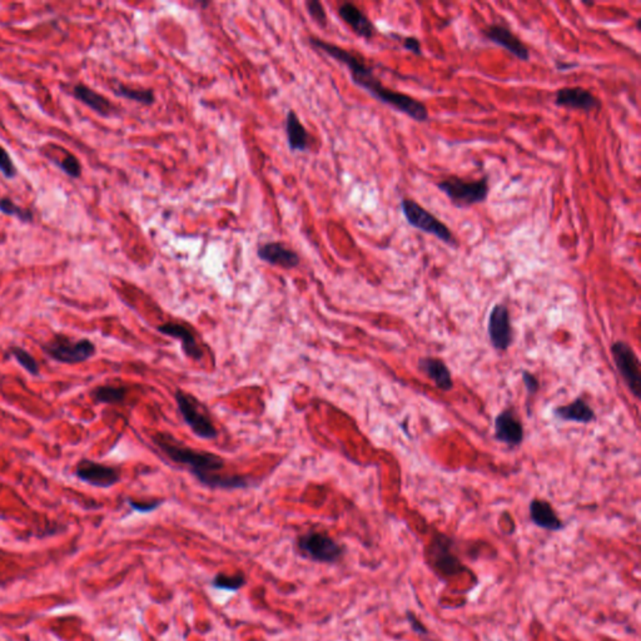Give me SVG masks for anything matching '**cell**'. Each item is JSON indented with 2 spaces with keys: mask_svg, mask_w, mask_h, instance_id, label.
<instances>
[{
  "mask_svg": "<svg viewBox=\"0 0 641 641\" xmlns=\"http://www.w3.org/2000/svg\"><path fill=\"white\" fill-rule=\"evenodd\" d=\"M310 44L314 49L323 51L328 57L347 66L353 83L368 92L379 102L412 118L416 122L429 121V110L423 102L417 101L414 97L385 87L382 81L375 75L371 66L358 54L343 49L335 44L327 43L320 38H310Z\"/></svg>",
  "mask_w": 641,
  "mask_h": 641,
  "instance_id": "obj_1",
  "label": "cell"
},
{
  "mask_svg": "<svg viewBox=\"0 0 641 641\" xmlns=\"http://www.w3.org/2000/svg\"><path fill=\"white\" fill-rule=\"evenodd\" d=\"M154 442L168 459L187 467L190 474L205 488L219 490H237L253 485V481L244 476H222L219 470L225 467V460L212 452L193 450L187 446L168 441L164 436H155Z\"/></svg>",
  "mask_w": 641,
  "mask_h": 641,
  "instance_id": "obj_2",
  "label": "cell"
},
{
  "mask_svg": "<svg viewBox=\"0 0 641 641\" xmlns=\"http://www.w3.org/2000/svg\"><path fill=\"white\" fill-rule=\"evenodd\" d=\"M436 186L456 208H468L475 204L483 203L490 193L488 178L465 181L452 175L436 183Z\"/></svg>",
  "mask_w": 641,
  "mask_h": 641,
  "instance_id": "obj_3",
  "label": "cell"
},
{
  "mask_svg": "<svg viewBox=\"0 0 641 641\" xmlns=\"http://www.w3.org/2000/svg\"><path fill=\"white\" fill-rule=\"evenodd\" d=\"M47 356L66 364L86 362L95 355V344L88 338L74 340L73 337L57 334L48 342L42 344Z\"/></svg>",
  "mask_w": 641,
  "mask_h": 641,
  "instance_id": "obj_4",
  "label": "cell"
},
{
  "mask_svg": "<svg viewBox=\"0 0 641 641\" xmlns=\"http://www.w3.org/2000/svg\"><path fill=\"white\" fill-rule=\"evenodd\" d=\"M401 210L410 226L418 231H423L425 234L435 236L450 247L459 246V242L452 234L450 228L414 199L403 198L401 202Z\"/></svg>",
  "mask_w": 641,
  "mask_h": 641,
  "instance_id": "obj_5",
  "label": "cell"
},
{
  "mask_svg": "<svg viewBox=\"0 0 641 641\" xmlns=\"http://www.w3.org/2000/svg\"><path fill=\"white\" fill-rule=\"evenodd\" d=\"M297 553L302 557L314 562L335 564L344 555V547L322 531H308L296 541Z\"/></svg>",
  "mask_w": 641,
  "mask_h": 641,
  "instance_id": "obj_6",
  "label": "cell"
},
{
  "mask_svg": "<svg viewBox=\"0 0 641 641\" xmlns=\"http://www.w3.org/2000/svg\"><path fill=\"white\" fill-rule=\"evenodd\" d=\"M175 402L182 415L184 423L190 426V430L199 438L214 440L218 435L214 423L210 415L205 412V408L198 402L196 397L184 391H175Z\"/></svg>",
  "mask_w": 641,
  "mask_h": 641,
  "instance_id": "obj_7",
  "label": "cell"
},
{
  "mask_svg": "<svg viewBox=\"0 0 641 641\" xmlns=\"http://www.w3.org/2000/svg\"><path fill=\"white\" fill-rule=\"evenodd\" d=\"M610 351L620 376L625 381L630 392L635 399H640V362L633 347L624 341H616L612 343Z\"/></svg>",
  "mask_w": 641,
  "mask_h": 641,
  "instance_id": "obj_8",
  "label": "cell"
},
{
  "mask_svg": "<svg viewBox=\"0 0 641 641\" xmlns=\"http://www.w3.org/2000/svg\"><path fill=\"white\" fill-rule=\"evenodd\" d=\"M75 476L80 481L95 488H108L121 481L117 467L95 462L92 460H80L75 467Z\"/></svg>",
  "mask_w": 641,
  "mask_h": 641,
  "instance_id": "obj_9",
  "label": "cell"
},
{
  "mask_svg": "<svg viewBox=\"0 0 641 641\" xmlns=\"http://www.w3.org/2000/svg\"><path fill=\"white\" fill-rule=\"evenodd\" d=\"M488 332L490 342L494 349L499 351L509 350L512 343V327L509 308L503 303H497L491 310L488 316Z\"/></svg>",
  "mask_w": 641,
  "mask_h": 641,
  "instance_id": "obj_10",
  "label": "cell"
},
{
  "mask_svg": "<svg viewBox=\"0 0 641 641\" xmlns=\"http://www.w3.org/2000/svg\"><path fill=\"white\" fill-rule=\"evenodd\" d=\"M555 104L562 108L583 110L590 113L600 107V101L589 90L581 87L561 88L555 95Z\"/></svg>",
  "mask_w": 641,
  "mask_h": 641,
  "instance_id": "obj_11",
  "label": "cell"
},
{
  "mask_svg": "<svg viewBox=\"0 0 641 641\" xmlns=\"http://www.w3.org/2000/svg\"><path fill=\"white\" fill-rule=\"evenodd\" d=\"M483 36L491 43L499 47H503L506 51L511 53L514 57L520 60H529L530 51L520 39H518L509 28L503 27L501 24H492L483 30Z\"/></svg>",
  "mask_w": 641,
  "mask_h": 641,
  "instance_id": "obj_12",
  "label": "cell"
},
{
  "mask_svg": "<svg viewBox=\"0 0 641 641\" xmlns=\"http://www.w3.org/2000/svg\"><path fill=\"white\" fill-rule=\"evenodd\" d=\"M495 438L510 447L524 441V426L511 410H503L495 418Z\"/></svg>",
  "mask_w": 641,
  "mask_h": 641,
  "instance_id": "obj_13",
  "label": "cell"
},
{
  "mask_svg": "<svg viewBox=\"0 0 641 641\" xmlns=\"http://www.w3.org/2000/svg\"><path fill=\"white\" fill-rule=\"evenodd\" d=\"M257 255L263 262L268 263L272 266H277L284 270L296 268L301 262L299 253L294 252L284 243L279 242H268L260 246L257 249Z\"/></svg>",
  "mask_w": 641,
  "mask_h": 641,
  "instance_id": "obj_14",
  "label": "cell"
},
{
  "mask_svg": "<svg viewBox=\"0 0 641 641\" xmlns=\"http://www.w3.org/2000/svg\"><path fill=\"white\" fill-rule=\"evenodd\" d=\"M338 15L358 37L371 39L376 34L375 24L368 19L364 12L352 3H343L338 8Z\"/></svg>",
  "mask_w": 641,
  "mask_h": 641,
  "instance_id": "obj_15",
  "label": "cell"
},
{
  "mask_svg": "<svg viewBox=\"0 0 641 641\" xmlns=\"http://www.w3.org/2000/svg\"><path fill=\"white\" fill-rule=\"evenodd\" d=\"M157 331L163 335L178 340L182 344L183 352L187 357L193 358L196 361H199L203 357V351L198 346L196 337L187 326H183L181 323L168 322V323H163L158 326Z\"/></svg>",
  "mask_w": 641,
  "mask_h": 641,
  "instance_id": "obj_16",
  "label": "cell"
},
{
  "mask_svg": "<svg viewBox=\"0 0 641 641\" xmlns=\"http://www.w3.org/2000/svg\"><path fill=\"white\" fill-rule=\"evenodd\" d=\"M418 368L435 384L441 391H450L453 387L451 372L442 360L423 357L418 360Z\"/></svg>",
  "mask_w": 641,
  "mask_h": 641,
  "instance_id": "obj_17",
  "label": "cell"
},
{
  "mask_svg": "<svg viewBox=\"0 0 641 641\" xmlns=\"http://www.w3.org/2000/svg\"><path fill=\"white\" fill-rule=\"evenodd\" d=\"M554 415L562 421L585 423V425L594 423L596 418L594 410L590 407V405L586 401L583 400V397H579L568 405L554 408Z\"/></svg>",
  "mask_w": 641,
  "mask_h": 641,
  "instance_id": "obj_18",
  "label": "cell"
},
{
  "mask_svg": "<svg viewBox=\"0 0 641 641\" xmlns=\"http://www.w3.org/2000/svg\"><path fill=\"white\" fill-rule=\"evenodd\" d=\"M530 518L533 524L545 530L559 531L564 529V524L555 512L553 505L545 500H532L530 503Z\"/></svg>",
  "mask_w": 641,
  "mask_h": 641,
  "instance_id": "obj_19",
  "label": "cell"
},
{
  "mask_svg": "<svg viewBox=\"0 0 641 641\" xmlns=\"http://www.w3.org/2000/svg\"><path fill=\"white\" fill-rule=\"evenodd\" d=\"M73 95L79 102L84 103L90 110H95V113H98L102 117H110L114 113L113 104L104 95L81 83L74 86Z\"/></svg>",
  "mask_w": 641,
  "mask_h": 641,
  "instance_id": "obj_20",
  "label": "cell"
},
{
  "mask_svg": "<svg viewBox=\"0 0 641 641\" xmlns=\"http://www.w3.org/2000/svg\"><path fill=\"white\" fill-rule=\"evenodd\" d=\"M286 136H287V143L291 151H297V152H305L308 149L311 139L310 134L301 123L299 116L296 112L288 110L286 116Z\"/></svg>",
  "mask_w": 641,
  "mask_h": 641,
  "instance_id": "obj_21",
  "label": "cell"
},
{
  "mask_svg": "<svg viewBox=\"0 0 641 641\" xmlns=\"http://www.w3.org/2000/svg\"><path fill=\"white\" fill-rule=\"evenodd\" d=\"M114 95H117L121 98L131 99L134 102L140 103L143 105H152L155 102V95L152 90L149 89H134V88L124 86L119 83L117 87L114 88Z\"/></svg>",
  "mask_w": 641,
  "mask_h": 641,
  "instance_id": "obj_22",
  "label": "cell"
},
{
  "mask_svg": "<svg viewBox=\"0 0 641 641\" xmlns=\"http://www.w3.org/2000/svg\"><path fill=\"white\" fill-rule=\"evenodd\" d=\"M90 394L99 403L117 405L123 402L127 394V390L124 387L98 386L95 387Z\"/></svg>",
  "mask_w": 641,
  "mask_h": 641,
  "instance_id": "obj_23",
  "label": "cell"
},
{
  "mask_svg": "<svg viewBox=\"0 0 641 641\" xmlns=\"http://www.w3.org/2000/svg\"><path fill=\"white\" fill-rule=\"evenodd\" d=\"M246 583V575L243 573H236L232 575L219 573L212 579V586L218 590L238 591Z\"/></svg>",
  "mask_w": 641,
  "mask_h": 641,
  "instance_id": "obj_24",
  "label": "cell"
},
{
  "mask_svg": "<svg viewBox=\"0 0 641 641\" xmlns=\"http://www.w3.org/2000/svg\"><path fill=\"white\" fill-rule=\"evenodd\" d=\"M9 352L16 360V362L21 364L23 368L28 373H30L32 376H38L39 375V364L36 361V358L30 355L29 352L23 350L22 347H18V346H12Z\"/></svg>",
  "mask_w": 641,
  "mask_h": 641,
  "instance_id": "obj_25",
  "label": "cell"
},
{
  "mask_svg": "<svg viewBox=\"0 0 641 641\" xmlns=\"http://www.w3.org/2000/svg\"><path fill=\"white\" fill-rule=\"evenodd\" d=\"M0 212L7 214V216H12V217H16L19 221H22L24 223H29L33 221V213L28 211V210H24L22 207L16 205V204L9 199V198H1L0 199Z\"/></svg>",
  "mask_w": 641,
  "mask_h": 641,
  "instance_id": "obj_26",
  "label": "cell"
},
{
  "mask_svg": "<svg viewBox=\"0 0 641 641\" xmlns=\"http://www.w3.org/2000/svg\"><path fill=\"white\" fill-rule=\"evenodd\" d=\"M306 8L308 14L311 15V18L314 19V22L317 23L320 27L325 28L327 25V14L325 12V9L322 7L320 1L317 0H307L306 1Z\"/></svg>",
  "mask_w": 641,
  "mask_h": 641,
  "instance_id": "obj_27",
  "label": "cell"
},
{
  "mask_svg": "<svg viewBox=\"0 0 641 641\" xmlns=\"http://www.w3.org/2000/svg\"><path fill=\"white\" fill-rule=\"evenodd\" d=\"M59 168L63 169V172L72 177V178H79L81 175V166L79 160H77L72 154H68L64 160L58 163Z\"/></svg>",
  "mask_w": 641,
  "mask_h": 641,
  "instance_id": "obj_28",
  "label": "cell"
},
{
  "mask_svg": "<svg viewBox=\"0 0 641 641\" xmlns=\"http://www.w3.org/2000/svg\"><path fill=\"white\" fill-rule=\"evenodd\" d=\"M0 172L9 179L14 178L15 175H18V171H16L13 160L10 158V155L8 154L7 151L1 146H0Z\"/></svg>",
  "mask_w": 641,
  "mask_h": 641,
  "instance_id": "obj_29",
  "label": "cell"
},
{
  "mask_svg": "<svg viewBox=\"0 0 641 641\" xmlns=\"http://www.w3.org/2000/svg\"><path fill=\"white\" fill-rule=\"evenodd\" d=\"M163 503H164L163 500H157V501H152V503H137V501H133V500H128V503H129L131 509L142 512V514L152 512L155 509H158Z\"/></svg>",
  "mask_w": 641,
  "mask_h": 641,
  "instance_id": "obj_30",
  "label": "cell"
},
{
  "mask_svg": "<svg viewBox=\"0 0 641 641\" xmlns=\"http://www.w3.org/2000/svg\"><path fill=\"white\" fill-rule=\"evenodd\" d=\"M523 381L526 386L527 392L530 394H536L539 391V379H536L530 372H523Z\"/></svg>",
  "mask_w": 641,
  "mask_h": 641,
  "instance_id": "obj_31",
  "label": "cell"
},
{
  "mask_svg": "<svg viewBox=\"0 0 641 641\" xmlns=\"http://www.w3.org/2000/svg\"><path fill=\"white\" fill-rule=\"evenodd\" d=\"M402 45L406 51H411L412 54L415 55H421L423 51H421V43L420 40L415 37H406L403 38L402 40Z\"/></svg>",
  "mask_w": 641,
  "mask_h": 641,
  "instance_id": "obj_32",
  "label": "cell"
},
{
  "mask_svg": "<svg viewBox=\"0 0 641 641\" xmlns=\"http://www.w3.org/2000/svg\"><path fill=\"white\" fill-rule=\"evenodd\" d=\"M408 618H410V620H412L411 623H412V625H414V630L418 631V633H423V634H426V633H427V631H426V629H425L423 625H418V624L416 623L417 620L414 618V615H412V614H411V615L408 614Z\"/></svg>",
  "mask_w": 641,
  "mask_h": 641,
  "instance_id": "obj_33",
  "label": "cell"
},
{
  "mask_svg": "<svg viewBox=\"0 0 641 641\" xmlns=\"http://www.w3.org/2000/svg\"><path fill=\"white\" fill-rule=\"evenodd\" d=\"M575 66H577V64H571V63H562V62L556 64V68H557L559 71H568V69L575 68Z\"/></svg>",
  "mask_w": 641,
  "mask_h": 641,
  "instance_id": "obj_34",
  "label": "cell"
}]
</instances>
